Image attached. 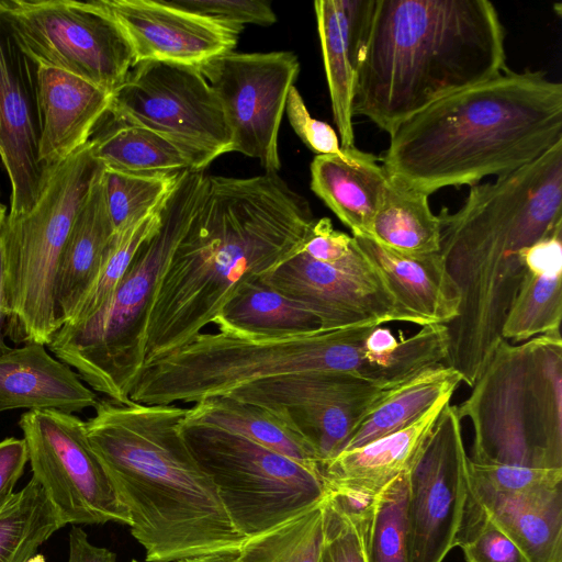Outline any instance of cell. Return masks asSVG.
Segmentation results:
<instances>
[{"mask_svg": "<svg viewBox=\"0 0 562 562\" xmlns=\"http://www.w3.org/2000/svg\"><path fill=\"white\" fill-rule=\"evenodd\" d=\"M461 420L448 403L409 472L408 562H442L479 507Z\"/></svg>", "mask_w": 562, "mask_h": 562, "instance_id": "9a60e30c", "label": "cell"}, {"mask_svg": "<svg viewBox=\"0 0 562 562\" xmlns=\"http://www.w3.org/2000/svg\"><path fill=\"white\" fill-rule=\"evenodd\" d=\"M0 20L34 65L113 93L134 66L132 46L101 0H0Z\"/></svg>", "mask_w": 562, "mask_h": 562, "instance_id": "8fae6325", "label": "cell"}, {"mask_svg": "<svg viewBox=\"0 0 562 562\" xmlns=\"http://www.w3.org/2000/svg\"><path fill=\"white\" fill-rule=\"evenodd\" d=\"M285 112L300 139L317 155H340L342 148L337 132L326 122L314 119L300 91L293 86L288 94Z\"/></svg>", "mask_w": 562, "mask_h": 562, "instance_id": "b9f144b4", "label": "cell"}, {"mask_svg": "<svg viewBox=\"0 0 562 562\" xmlns=\"http://www.w3.org/2000/svg\"><path fill=\"white\" fill-rule=\"evenodd\" d=\"M104 170L92 151V139L47 169L34 206L7 220L0 232L5 337L15 344L47 346L60 328L56 280L60 257L94 180Z\"/></svg>", "mask_w": 562, "mask_h": 562, "instance_id": "9c48e42d", "label": "cell"}, {"mask_svg": "<svg viewBox=\"0 0 562 562\" xmlns=\"http://www.w3.org/2000/svg\"><path fill=\"white\" fill-rule=\"evenodd\" d=\"M357 248L355 238L334 228L330 218L315 220L302 248L308 257L325 263H337Z\"/></svg>", "mask_w": 562, "mask_h": 562, "instance_id": "ee69618b", "label": "cell"}, {"mask_svg": "<svg viewBox=\"0 0 562 562\" xmlns=\"http://www.w3.org/2000/svg\"><path fill=\"white\" fill-rule=\"evenodd\" d=\"M131 562H142V561L133 559V560H131Z\"/></svg>", "mask_w": 562, "mask_h": 562, "instance_id": "816d5d0a", "label": "cell"}, {"mask_svg": "<svg viewBox=\"0 0 562 562\" xmlns=\"http://www.w3.org/2000/svg\"><path fill=\"white\" fill-rule=\"evenodd\" d=\"M262 281L310 311L323 330L403 322L381 273L358 245L337 263L301 250Z\"/></svg>", "mask_w": 562, "mask_h": 562, "instance_id": "e0dca14e", "label": "cell"}, {"mask_svg": "<svg viewBox=\"0 0 562 562\" xmlns=\"http://www.w3.org/2000/svg\"><path fill=\"white\" fill-rule=\"evenodd\" d=\"M458 547L462 549L467 562H529L481 505L468 521Z\"/></svg>", "mask_w": 562, "mask_h": 562, "instance_id": "ab89813d", "label": "cell"}, {"mask_svg": "<svg viewBox=\"0 0 562 562\" xmlns=\"http://www.w3.org/2000/svg\"><path fill=\"white\" fill-rule=\"evenodd\" d=\"M374 0H317L314 11L333 120L341 148L355 147L353 99Z\"/></svg>", "mask_w": 562, "mask_h": 562, "instance_id": "603a6c76", "label": "cell"}, {"mask_svg": "<svg viewBox=\"0 0 562 562\" xmlns=\"http://www.w3.org/2000/svg\"><path fill=\"white\" fill-rule=\"evenodd\" d=\"M187 412L177 404L106 398L86 422L88 441L130 514L146 562L238 552L246 540L180 435Z\"/></svg>", "mask_w": 562, "mask_h": 562, "instance_id": "3957f363", "label": "cell"}, {"mask_svg": "<svg viewBox=\"0 0 562 562\" xmlns=\"http://www.w3.org/2000/svg\"><path fill=\"white\" fill-rule=\"evenodd\" d=\"M7 218V206L0 201V232Z\"/></svg>", "mask_w": 562, "mask_h": 562, "instance_id": "681fc988", "label": "cell"}, {"mask_svg": "<svg viewBox=\"0 0 562 562\" xmlns=\"http://www.w3.org/2000/svg\"><path fill=\"white\" fill-rule=\"evenodd\" d=\"M215 92L232 151L259 160L266 172L281 168L279 130L300 71L292 52H228L198 66Z\"/></svg>", "mask_w": 562, "mask_h": 562, "instance_id": "2e32d148", "label": "cell"}, {"mask_svg": "<svg viewBox=\"0 0 562 562\" xmlns=\"http://www.w3.org/2000/svg\"><path fill=\"white\" fill-rule=\"evenodd\" d=\"M63 527L43 488L31 479L0 506V562H27Z\"/></svg>", "mask_w": 562, "mask_h": 562, "instance_id": "836d02e7", "label": "cell"}, {"mask_svg": "<svg viewBox=\"0 0 562 562\" xmlns=\"http://www.w3.org/2000/svg\"><path fill=\"white\" fill-rule=\"evenodd\" d=\"M179 431L216 486L231 522L246 539L286 521L327 494L319 469L241 435L186 417Z\"/></svg>", "mask_w": 562, "mask_h": 562, "instance_id": "30bf717a", "label": "cell"}, {"mask_svg": "<svg viewBox=\"0 0 562 562\" xmlns=\"http://www.w3.org/2000/svg\"><path fill=\"white\" fill-rule=\"evenodd\" d=\"M461 382L460 373L445 363L412 376L374 405L351 434L342 451L359 448L408 427L439 397L454 393Z\"/></svg>", "mask_w": 562, "mask_h": 562, "instance_id": "f1b7e54d", "label": "cell"}, {"mask_svg": "<svg viewBox=\"0 0 562 562\" xmlns=\"http://www.w3.org/2000/svg\"><path fill=\"white\" fill-rule=\"evenodd\" d=\"M381 273L404 323L448 325L459 315L461 294L439 252L405 255L367 235H352Z\"/></svg>", "mask_w": 562, "mask_h": 562, "instance_id": "7402d4cb", "label": "cell"}, {"mask_svg": "<svg viewBox=\"0 0 562 562\" xmlns=\"http://www.w3.org/2000/svg\"><path fill=\"white\" fill-rule=\"evenodd\" d=\"M161 205L114 233L95 274L65 324L89 318L111 299L139 247L158 228Z\"/></svg>", "mask_w": 562, "mask_h": 562, "instance_id": "e575fe53", "label": "cell"}, {"mask_svg": "<svg viewBox=\"0 0 562 562\" xmlns=\"http://www.w3.org/2000/svg\"><path fill=\"white\" fill-rule=\"evenodd\" d=\"M27 462L23 438L7 437L0 441V506L15 493L14 487Z\"/></svg>", "mask_w": 562, "mask_h": 562, "instance_id": "f6af8a7d", "label": "cell"}, {"mask_svg": "<svg viewBox=\"0 0 562 562\" xmlns=\"http://www.w3.org/2000/svg\"><path fill=\"white\" fill-rule=\"evenodd\" d=\"M409 473L387 484L371 501L368 552L370 562H408Z\"/></svg>", "mask_w": 562, "mask_h": 562, "instance_id": "74e56055", "label": "cell"}, {"mask_svg": "<svg viewBox=\"0 0 562 562\" xmlns=\"http://www.w3.org/2000/svg\"><path fill=\"white\" fill-rule=\"evenodd\" d=\"M68 544L67 562H116V554L113 551L92 544L87 532L80 527L71 528Z\"/></svg>", "mask_w": 562, "mask_h": 562, "instance_id": "bcb514c9", "label": "cell"}, {"mask_svg": "<svg viewBox=\"0 0 562 562\" xmlns=\"http://www.w3.org/2000/svg\"><path fill=\"white\" fill-rule=\"evenodd\" d=\"M380 325L263 335L217 329L146 364L128 400L146 405L198 403L255 381L311 371L347 372L381 385L385 356L366 340Z\"/></svg>", "mask_w": 562, "mask_h": 562, "instance_id": "8992f818", "label": "cell"}, {"mask_svg": "<svg viewBox=\"0 0 562 562\" xmlns=\"http://www.w3.org/2000/svg\"><path fill=\"white\" fill-rule=\"evenodd\" d=\"M30 64L10 34L0 31V158L11 183L7 220L34 206L47 172L38 161L35 67L31 71Z\"/></svg>", "mask_w": 562, "mask_h": 562, "instance_id": "d6986e66", "label": "cell"}, {"mask_svg": "<svg viewBox=\"0 0 562 562\" xmlns=\"http://www.w3.org/2000/svg\"><path fill=\"white\" fill-rule=\"evenodd\" d=\"M526 271L502 326L506 341L560 331L562 319V227L524 254Z\"/></svg>", "mask_w": 562, "mask_h": 562, "instance_id": "4316f807", "label": "cell"}, {"mask_svg": "<svg viewBox=\"0 0 562 562\" xmlns=\"http://www.w3.org/2000/svg\"><path fill=\"white\" fill-rule=\"evenodd\" d=\"M505 30L488 0H374L353 114L389 135L430 104L504 69Z\"/></svg>", "mask_w": 562, "mask_h": 562, "instance_id": "5b68a950", "label": "cell"}, {"mask_svg": "<svg viewBox=\"0 0 562 562\" xmlns=\"http://www.w3.org/2000/svg\"><path fill=\"white\" fill-rule=\"evenodd\" d=\"M470 459V458H469ZM470 475L494 490L514 492L562 482V469H531L514 465H486L469 460Z\"/></svg>", "mask_w": 562, "mask_h": 562, "instance_id": "7bdbcfd3", "label": "cell"}, {"mask_svg": "<svg viewBox=\"0 0 562 562\" xmlns=\"http://www.w3.org/2000/svg\"><path fill=\"white\" fill-rule=\"evenodd\" d=\"M438 217L439 254L461 294L459 315L447 325L445 364L471 387L503 340L526 271L524 251L562 227V140L513 172L471 186L460 209Z\"/></svg>", "mask_w": 562, "mask_h": 562, "instance_id": "7a4b0ae2", "label": "cell"}, {"mask_svg": "<svg viewBox=\"0 0 562 562\" xmlns=\"http://www.w3.org/2000/svg\"><path fill=\"white\" fill-rule=\"evenodd\" d=\"M389 176L380 158L352 147L340 155H316L311 189L352 235H370Z\"/></svg>", "mask_w": 562, "mask_h": 562, "instance_id": "484cf974", "label": "cell"}, {"mask_svg": "<svg viewBox=\"0 0 562 562\" xmlns=\"http://www.w3.org/2000/svg\"><path fill=\"white\" fill-rule=\"evenodd\" d=\"M314 222L307 200L278 172L209 176L202 200L148 303L139 371L184 347L247 284L300 252Z\"/></svg>", "mask_w": 562, "mask_h": 562, "instance_id": "6da1fadb", "label": "cell"}, {"mask_svg": "<svg viewBox=\"0 0 562 562\" xmlns=\"http://www.w3.org/2000/svg\"><path fill=\"white\" fill-rule=\"evenodd\" d=\"M186 419L241 435L308 467L318 468L312 448L269 411L227 395L202 400L188 408Z\"/></svg>", "mask_w": 562, "mask_h": 562, "instance_id": "4dcf8cb0", "label": "cell"}, {"mask_svg": "<svg viewBox=\"0 0 562 562\" xmlns=\"http://www.w3.org/2000/svg\"><path fill=\"white\" fill-rule=\"evenodd\" d=\"M98 401L77 372L50 356L45 345L25 342L0 355V413L26 408L74 414Z\"/></svg>", "mask_w": 562, "mask_h": 562, "instance_id": "cb8c5ba5", "label": "cell"}, {"mask_svg": "<svg viewBox=\"0 0 562 562\" xmlns=\"http://www.w3.org/2000/svg\"><path fill=\"white\" fill-rule=\"evenodd\" d=\"M169 4L241 32L246 24L269 26L277 22L266 0H166Z\"/></svg>", "mask_w": 562, "mask_h": 562, "instance_id": "60d3db41", "label": "cell"}, {"mask_svg": "<svg viewBox=\"0 0 562 562\" xmlns=\"http://www.w3.org/2000/svg\"><path fill=\"white\" fill-rule=\"evenodd\" d=\"M221 330L282 335L319 329L318 319L300 303L262 280L247 284L214 319Z\"/></svg>", "mask_w": 562, "mask_h": 562, "instance_id": "1f68e13d", "label": "cell"}, {"mask_svg": "<svg viewBox=\"0 0 562 562\" xmlns=\"http://www.w3.org/2000/svg\"><path fill=\"white\" fill-rule=\"evenodd\" d=\"M371 501L359 503L338 494H326L323 499V540L317 562H370Z\"/></svg>", "mask_w": 562, "mask_h": 562, "instance_id": "8d00e7d4", "label": "cell"}, {"mask_svg": "<svg viewBox=\"0 0 562 562\" xmlns=\"http://www.w3.org/2000/svg\"><path fill=\"white\" fill-rule=\"evenodd\" d=\"M452 395L448 393L439 397L408 427L359 448L341 451L319 464L327 493L367 503L392 481L409 473Z\"/></svg>", "mask_w": 562, "mask_h": 562, "instance_id": "ffe728a7", "label": "cell"}, {"mask_svg": "<svg viewBox=\"0 0 562 562\" xmlns=\"http://www.w3.org/2000/svg\"><path fill=\"white\" fill-rule=\"evenodd\" d=\"M561 140V82L506 68L403 122L380 161L391 179L430 195L513 172Z\"/></svg>", "mask_w": 562, "mask_h": 562, "instance_id": "277c9868", "label": "cell"}, {"mask_svg": "<svg viewBox=\"0 0 562 562\" xmlns=\"http://www.w3.org/2000/svg\"><path fill=\"white\" fill-rule=\"evenodd\" d=\"M103 171L81 205L60 257L56 299L61 325L95 274L115 233L104 196Z\"/></svg>", "mask_w": 562, "mask_h": 562, "instance_id": "83f0119b", "label": "cell"}, {"mask_svg": "<svg viewBox=\"0 0 562 562\" xmlns=\"http://www.w3.org/2000/svg\"><path fill=\"white\" fill-rule=\"evenodd\" d=\"M7 319H8V308H7V300H5V293H4L3 256H2V248H1V244H0V355L10 349L4 341Z\"/></svg>", "mask_w": 562, "mask_h": 562, "instance_id": "7dc6e473", "label": "cell"}, {"mask_svg": "<svg viewBox=\"0 0 562 562\" xmlns=\"http://www.w3.org/2000/svg\"><path fill=\"white\" fill-rule=\"evenodd\" d=\"M180 173L135 175L104 169L103 190L114 231L117 232L157 210L172 190Z\"/></svg>", "mask_w": 562, "mask_h": 562, "instance_id": "f35d334b", "label": "cell"}, {"mask_svg": "<svg viewBox=\"0 0 562 562\" xmlns=\"http://www.w3.org/2000/svg\"><path fill=\"white\" fill-rule=\"evenodd\" d=\"M237 552H223L187 558L176 562H234Z\"/></svg>", "mask_w": 562, "mask_h": 562, "instance_id": "c3c4849f", "label": "cell"}, {"mask_svg": "<svg viewBox=\"0 0 562 562\" xmlns=\"http://www.w3.org/2000/svg\"><path fill=\"white\" fill-rule=\"evenodd\" d=\"M204 171H182L160 207V224L139 247L111 299L92 316L64 324L47 347L93 391L127 403L154 288L205 192Z\"/></svg>", "mask_w": 562, "mask_h": 562, "instance_id": "ba28073f", "label": "cell"}, {"mask_svg": "<svg viewBox=\"0 0 562 562\" xmlns=\"http://www.w3.org/2000/svg\"><path fill=\"white\" fill-rule=\"evenodd\" d=\"M470 483L485 513L529 562H562V482L514 492L494 490L471 475Z\"/></svg>", "mask_w": 562, "mask_h": 562, "instance_id": "d4e9b609", "label": "cell"}, {"mask_svg": "<svg viewBox=\"0 0 562 562\" xmlns=\"http://www.w3.org/2000/svg\"><path fill=\"white\" fill-rule=\"evenodd\" d=\"M125 33L134 65L161 61L200 66L232 52L240 32L166 0H101Z\"/></svg>", "mask_w": 562, "mask_h": 562, "instance_id": "ac0fdd59", "label": "cell"}, {"mask_svg": "<svg viewBox=\"0 0 562 562\" xmlns=\"http://www.w3.org/2000/svg\"><path fill=\"white\" fill-rule=\"evenodd\" d=\"M19 426L32 479L65 526H131L127 509L88 441L85 420L56 409H34L21 415Z\"/></svg>", "mask_w": 562, "mask_h": 562, "instance_id": "4fadbf2b", "label": "cell"}, {"mask_svg": "<svg viewBox=\"0 0 562 562\" xmlns=\"http://www.w3.org/2000/svg\"><path fill=\"white\" fill-rule=\"evenodd\" d=\"M323 499L272 529L247 538L234 562H317L323 540Z\"/></svg>", "mask_w": 562, "mask_h": 562, "instance_id": "d590c367", "label": "cell"}, {"mask_svg": "<svg viewBox=\"0 0 562 562\" xmlns=\"http://www.w3.org/2000/svg\"><path fill=\"white\" fill-rule=\"evenodd\" d=\"M27 562H45L42 555L33 557Z\"/></svg>", "mask_w": 562, "mask_h": 562, "instance_id": "f907efd6", "label": "cell"}, {"mask_svg": "<svg viewBox=\"0 0 562 562\" xmlns=\"http://www.w3.org/2000/svg\"><path fill=\"white\" fill-rule=\"evenodd\" d=\"M0 153H1V147H0Z\"/></svg>", "mask_w": 562, "mask_h": 562, "instance_id": "f5cc1de1", "label": "cell"}, {"mask_svg": "<svg viewBox=\"0 0 562 562\" xmlns=\"http://www.w3.org/2000/svg\"><path fill=\"white\" fill-rule=\"evenodd\" d=\"M453 406L471 422L472 462L562 469L561 333L517 346L503 339L470 395Z\"/></svg>", "mask_w": 562, "mask_h": 562, "instance_id": "52a82bcc", "label": "cell"}, {"mask_svg": "<svg viewBox=\"0 0 562 562\" xmlns=\"http://www.w3.org/2000/svg\"><path fill=\"white\" fill-rule=\"evenodd\" d=\"M428 198L389 177L369 236L400 254L439 252L440 221L432 213Z\"/></svg>", "mask_w": 562, "mask_h": 562, "instance_id": "f546056e", "label": "cell"}, {"mask_svg": "<svg viewBox=\"0 0 562 562\" xmlns=\"http://www.w3.org/2000/svg\"><path fill=\"white\" fill-rule=\"evenodd\" d=\"M115 121L146 127L172 143L204 171L232 151L221 103L196 66L144 61L133 66L112 93Z\"/></svg>", "mask_w": 562, "mask_h": 562, "instance_id": "7c38bea8", "label": "cell"}, {"mask_svg": "<svg viewBox=\"0 0 562 562\" xmlns=\"http://www.w3.org/2000/svg\"><path fill=\"white\" fill-rule=\"evenodd\" d=\"M91 139L93 155L106 170L135 175L192 170L189 159L172 143L139 125L115 121Z\"/></svg>", "mask_w": 562, "mask_h": 562, "instance_id": "d6a6232c", "label": "cell"}, {"mask_svg": "<svg viewBox=\"0 0 562 562\" xmlns=\"http://www.w3.org/2000/svg\"><path fill=\"white\" fill-rule=\"evenodd\" d=\"M38 161L54 167L86 145L109 113L112 93L64 70L34 65Z\"/></svg>", "mask_w": 562, "mask_h": 562, "instance_id": "44dd1931", "label": "cell"}, {"mask_svg": "<svg viewBox=\"0 0 562 562\" xmlns=\"http://www.w3.org/2000/svg\"><path fill=\"white\" fill-rule=\"evenodd\" d=\"M392 389L347 372L311 371L246 383L224 395L272 413L312 448L319 467L342 451Z\"/></svg>", "mask_w": 562, "mask_h": 562, "instance_id": "5bb4252c", "label": "cell"}]
</instances>
